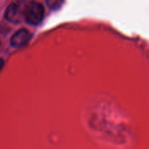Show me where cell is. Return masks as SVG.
Returning <instances> with one entry per match:
<instances>
[{
  "label": "cell",
  "mask_w": 149,
  "mask_h": 149,
  "mask_svg": "<svg viewBox=\"0 0 149 149\" xmlns=\"http://www.w3.org/2000/svg\"><path fill=\"white\" fill-rule=\"evenodd\" d=\"M45 9L44 6L38 2L29 3L24 11V17L25 21L32 25H37L41 23L44 18Z\"/></svg>",
  "instance_id": "cell-1"
},
{
  "label": "cell",
  "mask_w": 149,
  "mask_h": 149,
  "mask_svg": "<svg viewBox=\"0 0 149 149\" xmlns=\"http://www.w3.org/2000/svg\"><path fill=\"white\" fill-rule=\"evenodd\" d=\"M31 38V34L25 29H21L15 32L10 38V44L13 47L19 48L24 46Z\"/></svg>",
  "instance_id": "cell-2"
},
{
  "label": "cell",
  "mask_w": 149,
  "mask_h": 149,
  "mask_svg": "<svg viewBox=\"0 0 149 149\" xmlns=\"http://www.w3.org/2000/svg\"><path fill=\"white\" fill-rule=\"evenodd\" d=\"M5 18L12 23H18L21 20V14L18 4L13 3L10 4L5 10Z\"/></svg>",
  "instance_id": "cell-3"
},
{
  "label": "cell",
  "mask_w": 149,
  "mask_h": 149,
  "mask_svg": "<svg viewBox=\"0 0 149 149\" xmlns=\"http://www.w3.org/2000/svg\"><path fill=\"white\" fill-rule=\"evenodd\" d=\"M46 3H47L48 6H49L51 9L54 10V9H58V8H59V6L63 3V1L51 0V1H47Z\"/></svg>",
  "instance_id": "cell-4"
},
{
  "label": "cell",
  "mask_w": 149,
  "mask_h": 149,
  "mask_svg": "<svg viewBox=\"0 0 149 149\" xmlns=\"http://www.w3.org/2000/svg\"><path fill=\"white\" fill-rule=\"evenodd\" d=\"M3 67V60L2 58H0V71L2 70Z\"/></svg>",
  "instance_id": "cell-5"
}]
</instances>
